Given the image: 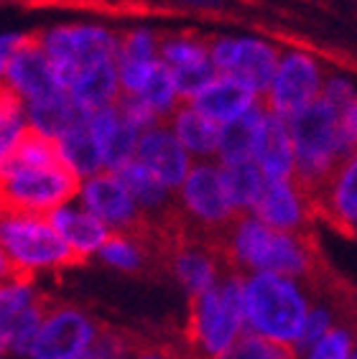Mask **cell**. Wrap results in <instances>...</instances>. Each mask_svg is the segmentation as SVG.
Wrapping results in <instances>:
<instances>
[{
    "instance_id": "1",
    "label": "cell",
    "mask_w": 357,
    "mask_h": 359,
    "mask_svg": "<svg viewBox=\"0 0 357 359\" xmlns=\"http://www.w3.org/2000/svg\"><path fill=\"white\" fill-rule=\"evenodd\" d=\"M296 148V184L314 209L316 194L327 187L335 168L347 158L339 140V110L322 95L289 118Z\"/></svg>"
},
{
    "instance_id": "2",
    "label": "cell",
    "mask_w": 357,
    "mask_h": 359,
    "mask_svg": "<svg viewBox=\"0 0 357 359\" xmlns=\"http://www.w3.org/2000/svg\"><path fill=\"white\" fill-rule=\"evenodd\" d=\"M245 334V278L238 273L192 296L186 346L194 359H217Z\"/></svg>"
},
{
    "instance_id": "3",
    "label": "cell",
    "mask_w": 357,
    "mask_h": 359,
    "mask_svg": "<svg viewBox=\"0 0 357 359\" xmlns=\"http://www.w3.org/2000/svg\"><path fill=\"white\" fill-rule=\"evenodd\" d=\"M3 276L34 278L36 270L82 265L48 215H3Z\"/></svg>"
},
{
    "instance_id": "4",
    "label": "cell",
    "mask_w": 357,
    "mask_h": 359,
    "mask_svg": "<svg viewBox=\"0 0 357 359\" xmlns=\"http://www.w3.org/2000/svg\"><path fill=\"white\" fill-rule=\"evenodd\" d=\"M309 306L294 278L253 273L245 278V329L266 339L291 344L301 337Z\"/></svg>"
},
{
    "instance_id": "5",
    "label": "cell",
    "mask_w": 357,
    "mask_h": 359,
    "mask_svg": "<svg viewBox=\"0 0 357 359\" xmlns=\"http://www.w3.org/2000/svg\"><path fill=\"white\" fill-rule=\"evenodd\" d=\"M0 196H3V215H51L67 207L79 189V176L72 168L59 163L46 166H13L0 168Z\"/></svg>"
},
{
    "instance_id": "6",
    "label": "cell",
    "mask_w": 357,
    "mask_h": 359,
    "mask_svg": "<svg viewBox=\"0 0 357 359\" xmlns=\"http://www.w3.org/2000/svg\"><path fill=\"white\" fill-rule=\"evenodd\" d=\"M41 43L56 79L67 92L79 72L105 59H115L120 46L115 36L100 26H56L41 36Z\"/></svg>"
},
{
    "instance_id": "7",
    "label": "cell",
    "mask_w": 357,
    "mask_h": 359,
    "mask_svg": "<svg viewBox=\"0 0 357 359\" xmlns=\"http://www.w3.org/2000/svg\"><path fill=\"white\" fill-rule=\"evenodd\" d=\"M212 62L220 74L235 76L255 95H266L281 59L275 48L261 39H217L212 43Z\"/></svg>"
},
{
    "instance_id": "8",
    "label": "cell",
    "mask_w": 357,
    "mask_h": 359,
    "mask_svg": "<svg viewBox=\"0 0 357 359\" xmlns=\"http://www.w3.org/2000/svg\"><path fill=\"white\" fill-rule=\"evenodd\" d=\"M100 329L89 316L67 306H51L28 359H77L95 346Z\"/></svg>"
},
{
    "instance_id": "9",
    "label": "cell",
    "mask_w": 357,
    "mask_h": 359,
    "mask_svg": "<svg viewBox=\"0 0 357 359\" xmlns=\"http://www.w3.org/2000/svg\"><path fill=\"white\" fill-rule=\"evenodd\" d=\"M322 69L316 59L309 54H286L278 64V72L273 76L271 90L266 92V107L281 118H294L306 104H311L322 95Z\"/></svg>"
},
{
    "instance_id": "10",
    "label": "cell",
    "mask_w": 357,
    "mask_h": 359,
    "mask_svg": "<svg viewBox=\"0 0 357 359\" xmlns=\"http://www.w3.org/2000/svg\"><path fill=\"white\" fill-rule=\"evenodd\" d=\"M3 82L8 87H13L26 100V104L44 102V100H51V97L67 92L56 79L41 39L28 34H23L21 46L3 59Z\"/></svg>"
},
{
    "instance_id": "11",
    "label": "cell",
    "mask_w": 357,
    "mask_h": 359,
    "mask_svg": "<svg viewBox=\"0 0 357 359\" xmlns=\"http://www.w3.org/2000/svg\"><path fill=\"white\" fill-rule=\"evenodd\" d=\"M82 207L115 232H136L148 222L115 171L95 173L82 187Z\"/></svg>"
},
{
    "instance_id": "12",
    "label": "cell",
    "mask_w": 357,
    "mask_h": 359,
    "mask_svg": "<svg viewBox=\"0 0 357 359\" xmlns=\"http://www.w3.org/2000/svg\"><path fill=\"white\" fill-rule=\"evenodd\" d=\"M136 161L141 166L148 168L169 191L181 189V184H184L189 171H192V166H189V151L178 143L171 128H166V123L141 133Z\"/></svg>"
},
{
    "instance_id": "13",
    "label": "cell",
    "mask_w": 357,
    "mask_h": 359,
    "mask_svg": "<svg viewBox=\"0 0 357 359\" xmlns=\"http://www.w3.org/2000/svg\"><path fill=\"white\" fill-rule=\"evenodd\" d=\"M253 215L266 222L268 227L281 229V232H309L306 219L314 215V209L294 179H266V187L255 201Z\"/></svg>"
},
{
    "instance_id": "14",
    "label": "cell",
    "mask_w": 357,
    "mask_h": 359,
    "mask_svg": "<svg viewBox=\"0 0 357 359\" xmlns=\"http://www.w3.org/2000/svg\"><path fill=\"white\" fill-rule=\"evenodd\" d=\"M314 215L344 235L357 237V151L335 168L327 187L316 194Z\"/></svg>"
},
{
    "instance_id": "15",
    "label": "cell",
    "mask_w": 357,
    "mask_h": 359,
    "mask_svg": "<svg viewBox=\"0 0 357 359\" xmlns=\"http://www.w3.org/2000/svg\"><path fill=\"white\" fill-rule=\"evenodd\" d=\"M255 163L263 168L266 179H296V148L289 120L271 112L268 107L255 140Z\"/></svg>"
},
{
    "instance_id": "16",
    "label": "cell",
    "mask_w": 357,
    "mask_h": 359,
    "mask_svg": "<svg viewBox=\"0 0 357 359\" xmlns=\"http://www.w3.org/2000/svg\"><path fill=\"white\" fill-rule=\"evenodd\" d=\"M258 102H261V95H255L250 87H245L235 76H227V74H220L209 87H205L192 100L194 107L202 115H207L209 120H214L217 125L238 120L247 110H253Z\"/></svg>"
},
{
    "instance_id": "17",
    "label": "cell",
    "mask_w": 357,
    "mask_h": 359,
    "mask_svg": "<svg viewBox=\"0 0 357 359\" xmlns=\"http://www.w3.org/2000/svg\"><path fill=\"white\" fill-rule=\"evenodd\" d=\"M48 217L54 222L56 232L64 237V242L74 250V255L82 263L92 252H100L108 237L112 235L110 227L84 207H69L67 204V207L51 212Z\"/></svg>"
},
{
    "instance_id": "18",
    "label": "cell",
    "mask_w": 357,
    "mask_h": 359,
    "mask_svg": "<svg viewBox=\"0 0 357 359\" xmlns=\"http://www.w3.org/2000/svg\"><path fill=\"white\" fill-rule=\"evenodd\" d=\"M69 95L74 97L87 112L117 104V100L123 95L120 74H117V56L115 59L97 62V64H92V67H87V69L79 72L77 82L72 84V90H69Z\"/></svg>"
},
{
    "instance_id": "19",
    "label": "cell",
    "mask_w": 357,
    "mask_h": 359,
    "mask_svg": "<svg viewBox=\"0 0 357 359\" xmlns=\"http://www.w3.org/2000/svg\"><path fill=\"white\" fill-rule=\"evenodd\" d=\"M26 107L28 123L54 140H59L64 133H69L77 125L89 123V115H92L69 92H62L59 97H51V100H44V102H31Z\"/></svg>"
},
{
    "instance_id": "20",
    "label": "cell",
    "mask_w": 357,
    "mask_h": 359,
    "mask_svg": "<svg viewBox=\"0 0 357 359\" xmlns=\"http://www.w3.org/2000/svg\"><path fill=\"white\" fill-rule=\"evenodd\" d=\"M171 128L174 135L178 138V143L184 145L186 151L194 156H217L220 148V128L214 120H209L207 115H202L192 102L178 104L171 112Z\"/></svg>"
},
{
    "instance_id": "21",
    "label": "cell",
    "mask_w": 357,
    "mask_h": 359,
    "mask_svg": "<svg viewBox=\"0 0 357 359\" xmlns=\"http://www.w3.org/2000/svg\"><path fill=\"white\" fill-rule=\"evenodd\" d=\"M266 118V102H258L253 110H247L238 120H230L220 128V148L217 158L220 163H242L255 158V140Z\"/></svg>"
},
{
    "instance_id": "22",
    "label": "cell",
    "mask_w": 357,
    "mask_h": 359,
    "mask_svg": "<svg viewBox=\"0 0 357 359\" xmlns=\"http://www.w3.org/2000/svg\"><path fill=\"white\" fill-rule=\"evenodd\" d=\"M115 173L120 176V181H123L125 187H128V191L133 194V199L138 201V207L143 209V215L148 219H158V217H164L166 212L174 209V204H169V194L171 191L148 168L141 166L138 161L125 163Z\"/></svg>"
},
{
    "instance_id": "23",
    "label": "cell",
    "mask_w": 357,
    "mask_h": 359,
    "mask_svg": "<svg viewBox=\"0 0 357 359\" xmlns=\"http://www.w3.org/2000/svg\"><path fill=\"white\" fill-rule=\"evenodd\" d=\"M220 176L222 189H225L235 212H240V215L253 212L255 201L266 187V173L255 163V158L242 161V163H220Z\"/></svg>"
},
{
    "instance_id": "24",
    "label": "cell",
    "mask_w": 357,
    "mask_h": 359,
    "mask_svg": "<svg viewBox=\"0 0 357 359\" xmlns=\"http://www.w3.org/2000/svg\"><path fill=\"white\" fill-rule=\"evenodd\" d=\"M62 158L79 179H89L100 173V168H105V156L103 148L97 143V138L89 130V123H82L72 128L69 133H64L62 138L56 140Z\"/></svg>"
},
{
    "instance_id": "25",
    "label": "cell",
    "mask_w": 357,
    "mask_h": 359,
    "mask_svg": "<svg viewBox=\"0 0 357 359\" xmlns=\"http://www.w3.org/2000/svg\"><path fill=\"white\" fill-rule=\"evenodd\" d=\"M51 306L46 301H36L31 309L15 313L11 318H0V339H3V352L13 357H28L36 337L41 332V324Z\"/></svg>"
},
{
    "instance_id": "26",
    "label": "cell",
    "mask_w": 357,
    "mask_h": 359,
    "mask_svg": "<svg viewBox=\"0 0 357 359\" xmlns=\"http://www.w3.org/2000/svg\"><path fill=\"white\" fill-rule=\"evenodd\" d=\"M217 359H299V352L291 344H281L261 334L245 332Z\"/></svg>"
},
{
    "instance_id": "27",
    "label": "cell",
    "mask_w": 357,
    "mask_h": 359,
    "mask_svg": "<svg viewBox=\"0 0 357 359\" xmlns=\"http://www.w3.org/2000/svg\"><path fill=\"white\" fill-rule=\"evenodd\" d=\"M145 102L151 104L153 110L164 118L169 112H174L178 107V90H176V79H174V72L166 67L161 59L153 67L148 82H145L143 92H141Z\"/></svg>"
},
{
    "instance_id": "28",
    "label": "cell",
    "mask_w": 357,
    "mask_h": 359,
    "mask_svg": "<svg viewBox=\"0 0 357 359\" xmlns=\"http://www.w3.org/2000/svg\"><path fill=\"white\" fill-rule=\"evenodd\" d=\"M209 56H212V43H205L200 39H189V36H174V39H166L158 46V59L169 69L194 67V64L205 62Z\"/></svg>"
},
{
    "instance_id": "29",
    "label": "cell",
    "mask_w": 357,
    "mask_h": 359,
    "mask_svg": "<svg viewBox=\"0 0 357 359\" xmlns=\"http://www.w3.org/2000/svg\"><path fill=\"white\" fill-rule=\"evenodd\" d=\"M171 72H174V79H176L178 97L186 100V102H192L205 87H209L220 76V69L212 62V56L200 64H194V67H184V69H171Z\"/></svg>"
},
{
    "instance_id": "30",
    "label": "cell",
    "mask_w": 357,
    "mask_h": 359,
    "mask_svg": "<svg viewBox=\"0 0 357 359\" xmlns=\"http://www.w3.org/2000/svg\"><path fill=\"white\" fill-rule=\"evenodd\" d=\"M138 140H141V130L123 118L117 133L112 135L110 145L105 148V168H108V171H117V168H123L125 163L136 161Z\"/></svg>"
},
{
    "instance_id": "31",
    "label": "cell",
    "mask_w": 357,
    "mask_h": 359,
    "mask_svg": "<svg viewBox=\"0 0 357 359\" xmlns=\"http://www.w3.org/2000/svg\"><path fill=\"white\" fill-rule=\"evenodd\" d=\"M332 311L324 309V306H316L311 309L309 316H306V324H304V332L296 341V352L299 354H309L319 341H322L327 334L332 332Z\"/></svg>"
},
{
    "instance_id": "32",
    "label": "cell",
    "mask_w": 357,
    "mask_h": 359,
    "mask_svg": "<svg viewBox=\"0 0 357 359\" xmlns=\"http://www.w3.org/2000/svg\"><path fill=\"white\" fill-rule=\"evenodd\" d=\"M117 107H120V112H123V118L131 125H136L141 133L151 130V128H156V125L164 123L161 115H158V112L153 110L151 104L145 102L141 95H128V92H123L120 100H117Z\"/></svg>"
},
{
    "instance_id": "33",
    "label": "cell",
    "mask_w": 357,
    "mask_h": 359,
    "mask_svg": "<svg viewBox=\"0 0 357 359\" xmlns=\"http://www.w3.org/2000/svg\"><path fill=\"white\" fill-rule=\"evenodd\" d=\"M355 339L347 329H332L319 344L306 354V359H352Z\"/></svg>"
},
{
    "instance_id": "34",
    "label": "cell",
    "mask_w": 357,
    "mask_h": 359,
    "mask_svg": "<svg viewBox=\"0 0 357 359\" xmlns=\"http://www.w3.org/2000/svg\"><path fill=\"white\" fill-rule=\"evenodd\" d=\"M158 41L151 31H131L120 39L117 56L120 59H141V62H156L158 59Z\"/></svg>"
},
{
    "instance_id": "35",
    "label": "cell",
    "mask_w": 357,
    "mask_h": 359,
    "mask_svg": "<svg viewBox=\"0 0 357 359\" xmlns=\"http://www.w3.org/2000/svg\"><path fill=\"white\" fill-rule=\"evenodd\" d=\"M158 62V59H156ZM156 62H141V59H120L117 56V74H120V87L128 95H141L151 76Z\"/></svg>"
},
{
    "instance_id": "36",
    "label": "cell",
    "mask_w": 357,
    "mask_h": 359,
    "mask_svg": "<svg viewBox=\"0 0 357 359\" xmlns=\"http://www.w3.org/2000/svg\"><path fill=\"white\" fill-rule=\"evenodd\" d=\"M339 140L347 156L357 151V97L339 112Z\"/></svg>"
},
{
    "instance_id": "37",
    "label": "cell",
    "mask_w": 357,
    "mask_h": 359,
    "mask_svg": "<svg viewBox=\"0 0 357 359\" xmlns=\"http://www.w3.org/2000/svg\"><path fill=\"white\" fill-rule=\"evenodd\" d=\"M322 97L324 100H330L337 110L342 112L344 107H347V104L357 97V92L347 79H342V76H332V79H327V84H324Z\"/></svg>"
},
{
    "instance_id": "38",
    "label": "cell",
    "mask_w": 357,
    "mask_h": 359,
    "mask_svg": "<svg viewBox=\"0 0 357 359\" xmlns=\"http://www.w3.org/2000/svg\"><path fill=\"white\" fill-rule=\"evenodd\" d=\"M138 359H194L192 354H176L171 349H143Z\"/></svg>"
},
{
    "instance_id": "39",
    "label": "cell",
    "mask_w": 357,
    "mask_h": 359,
    "mask_svg": "<svg viewBox=\"0 0 357 359\" xmlns=\"http://www.w3.org/2000/svg\"><path fill=\"white\" fill-rule=\"evenodd\" d=\"M77 359H97V354H95V352H92V349H89V352H87V354H82V357H77Z\"/></svg>"
},
{
    "instance_id": "40",
    "label": "cell",
    "mask_w": 357,
    "mask_h": 359,
    "mask_svg": "<svg viewBox=\"0 0 357 359\" xmlns=\"http://www.w3.org/2000/svg\"><path fill=\"white\" fill-rule=\"evenodd\" d=\"M123 359H128V357H123Z\"/></svg>"
}]
</instances>
